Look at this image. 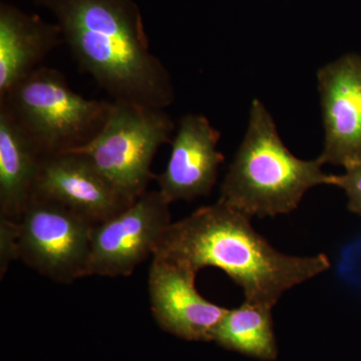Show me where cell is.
Returning a JSON list of instances; mask_svg holds the SVG:
<instances>
[{
  "instance_id": "obj_1",
  "label": "cell",
  "mask_w": 361,
  "mask_h": 361,
  "mask_svg": "<svg viewBox=\"0 0 361 361\" xmlns=\"http://www.w3.org/2000/svg\"><path fill=\"white\" fill-rule=\"evenodd\" d=\"M54 14L80 70L113 101L168 108L175 101L170 73L151 51L135 0H33Z\"/></svg>"
},
{
  "instance_id": "obj_2",
  "label": "cell",
  "mask_w": 361,
  "mask_h": 361,
  "mask_svg": "<svg viewBox=\"0 0 361 361\" xmlns=\"http://www.w3.org/2000/svg\"><path fill=\"white\" fill-rule=\"evenodd\" d=\"M153 257L198 273L224 271L244 291L245 301L272 308L282 294L329 270V259L290 256L273 248L251 225V217L218 201L169 226Z\"/></svg>"
},
{
  "instance_id": "obj_3",
  "label": "cell",
  "mask_w": 361,
  "mask_h": 361,
  "mask_svg": "<svg viewBox=\"0 0 361 361\" xmlns=\"http://www.w3.org/2000/svg\"><path fill=\"white\" fill-rule=\"evenodd\" d=\"M319 158L292 155L264 104L254 99L248 129L221 186L220 202L249 217H274L295 210L311 188L332 185Z\"/></svg>"
},
{
  "instance_id": "obj_4",
  "label": "cell",
  "mask_w": 361,
  "mask_h": 361,
  "mask_svg": "<svg viewBox=\"0 0 361 361\" xmlns=\"http://www.w3.org/2000/svg\"><path fill=\"white\" fill-rule=\"evenodd\" d=\"M0 104L45 156L66 153L92 141L103 128L111 102L73 92L61 71L39 66L0 97Z\"/></svg>"
},
{
  "instance_id": "obj_5",
  "label": "cell",
  "mask_w": 361,
  "mask_h": 361,
  "mask_svg": "<svg viewBox=\"0 0 361 361\" xmlns=\"http://www.w3.org/2000/svg\"><path fill=\"white\" fill-rule=\"evenodd\" d=\"M174 130L175 123L164 109L111 101L99 134L71 152L87 157L123 196L134 202L156 179L152 163Z\"/></svg>"
},
{
  "instance_id": "obj_6",
  "label": "cell",
  "mask_w": 361,
  "mask_h": 361,
  "mask_svg": "<svg viewBox=\"0 0 361 361\" xmlns=\"http://www.w3.org/2000/svg\"><path fill=\"white\" fill-rule=\"evenodd\" d=\"M16 222V256L54 281L85 277L92 224L68 207L33 194Z\"/></svg>"
},
{
  "instance_id": "obj_7",
  "label": "cell",
  "mask_w": 361,
  "mask_h": 361,
  "mask_svg": "<svg viewBox=\"0 0 361 361\" xmlns=\"http://www.w3.org/2000/svg\"><path fill=\"white\" fill-rule=\"evenodd\" d=\"M170 203L147 191L121 212L92 228L85 276H129L153 256L171 223Z\"/></svg>"
},
{
  "instance_id": "obj_8",
  "label": "cell",
  "mask_w": 361,
  "mask_h": 361,
  "mask_svg": "<svg viewBox=\"0 0 361 361\" xmlns=\"http://www.w3.org/2000/svg\"><path fill=\"white\" fill-rule=\"evenodd\" d=\"M324 125L323 164L361 161V56L346 54L317 73Z\"/></svg>"
},
{
  "instance_id": "obj_9",
  "label": "cell",
  "mask_w": 361,
  "mask_h": 361,
  "mask_svg": "<svg viewBox=\"0 0 361 361\" xmlns=\"http://www.w3.org/2000/svg\"><path fill=\"white\" fill-rule=\"evenodd\" d=\"M197 273L153 257L149 271L151 310L161 329L191 341H213L226 308L207 300L195 285Z\"/></svg>"
},
{
  "instance_id": "obj_10",
  "label": "cell",
  "mask_w": 361,
  "mask_h": 361,
  "mask_svg": "<svg viewBox=\"0 0 361 361\" xmlns=\"http://www.w3.org/2000/svg\"><path fill=\"white\" fill-rule=\"evenodd\" d=\"M35 194L68 207L94 225L133 203L87 157L73 152L44 157Z\"/></svg>"
},
{
  "instance_id": "obj_11",
  "label": "cell",
  "mask_w": 361,
  "mask_h": 361,
  "mask_svg": "<svg viewBox=\"0 0 361 361\" xmlns=\"http://www.w3.org/2000/svg\"><path fill=\"white\" fill-rule=\"evenodd\" d=\"M219 140L220 133L206 116L188 114L180 118L167 167L156 176L159 191L169 203L210 194L224 161L217 149Z\"/></svg>"
},
{
  "instance_id": "obj_12",
  "label": "cell",
  "mask_w": 361,
  "mask_h": 361,
  "mask_svg": "<svg viewBox=\"0 0 361 361\" xmlns=\"http://www.w3.org/2000/svg\"><path fill=\"white\" fill-rule=\"evenodd\" d=\"M56 23L28 14L13 4L0 6V97L42 66L44 59L63 44Z\"/></svg>"
},
{
  "instance_id": "obj_13",
  "label": "cell",
  "mask_w": 361,
  "mask_h": 361,
  "mask_svg": "<svg viewBox=\"0 0 361 361\" xmlns=\"http://www.w3.org/2000/svg\"><path fill=\"white\" fill-rule=\"evenodd\" d=\"M44 155L0 104V212L16 221L35 194Z\"/></svg>"
},
{
  "instance_id": "obj_14",
  "label": "cell",
  "mask_w": 361,
  "mask_h": 361,
  "mask_svg": "<svg viewBox=\"0 0 361 361\" xmlns=\"http://www.w3.org/2000/svg\"><path fill=\"white\" fill-rule=\"evenodd\" d=\"M271 310L246 301L238 308L227 310L216 329L213 341L258 360H275L278 348Z\"/></svg>"
},
{
  "instance_id": "obj_15",
  "label": "cell",
  "mask_w": 361,
  "mask_h": 361,
  "mask_svg": "<svg viewBox=\"0 0 361 361\" xmlns=\"http://www.w3.org/2000/svg\"><path fill=\"white\" fill-rule=\"evenodd\" d=\"M345 170L343 175H334L332 185L345 191L349 210L361 217V161Z\"/></svg>"
}]
</instances>
